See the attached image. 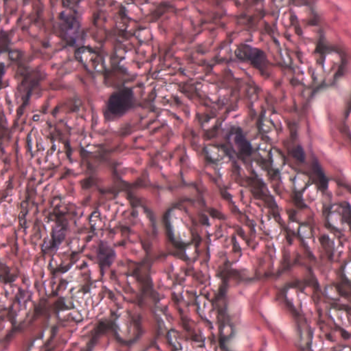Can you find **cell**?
Wrapping results in <instances>:
<instances>
[{
	"mask_svg": "<svg viewBox=\"0 0 351 351\" xmlns=\"http://www.w3.org/2000/svg\"><path fill=\"white\" fill-rule=\"evenodd\" d=\"M313 169L314 170V173L316 175L317 178H318L319 182H320L321 186H322V188L326 189L328 187V183H329V180H328L327 177L324 175V172L322 169V167L320 166V163L316 159H314L313 163Z\"/></svg>",
	"mask_w": 351,
	"mask_h": 351,
	"instance_id": "277c9868",
	"label": "cell"
},
{
	"mask_svg": "<svg viewBox=\"0 0 351 351\" xmlns=\"http://www.w3.org/2000/svg\"><path fill=\"white\" fill-rule=\"evenodd\" d=\"M235 56L240 61H246L260 71L266 70L268 63L264 51L252 47L248 44L242 43L238 45L235 50Z\"/></svg>",
	"mask_w": 351,
	"mask_h": 351,
	"instance_id": "7a4b0ae2",
	"label": "cell"
},
{
	"mask_svg": "<svg viewBox=\"0 0 351 351\" xmlns=\"http://www.w3.org/2000/svg\"><path fill=\"white\" fill-rule=\"evenodd\" d=\"M293 157L301 163H304L306 159V154H305L304 148L301 145H298L295 147L292 151Z\"/></svg>",
	"mask_w": 351,
	"mask_h": 351,
	"instance_id": "5b68a950",
	"label": "cell"
},
{
	"mask_svg": "<svg viewBox=\"0 0 351 351\" xmlns=\"http://www.w3.org/2000/svg\"><path fill=\"white\" fill-rule=\"evenodd\" d=\"M135 94L130 88H122L110 95L106 103V112L111 118H117L127 113L134 107Z\"/></svg>",
	"mask_w": 351,
	"mask_h": 351,
	"instance_id": "6da1fadb",
	"label": "cell"
},
{
	"mask_svg": "<svg viewBox=\"0 0 351 351\" xmlns=\"http://www.w3.org/2000/svg\"><path fill=\"white\" fill-rule=\"evenodd\" d=\"M231 135H234V141L240 153L245 156H250L252 153V146L250 141L246 138L240 127L233 129Z\"/></svg>",
	"mask_w": 351,
	"mask_h": 351,
	"instance_id": "3957f363",
	"label": "cell"
}]
</instances>
